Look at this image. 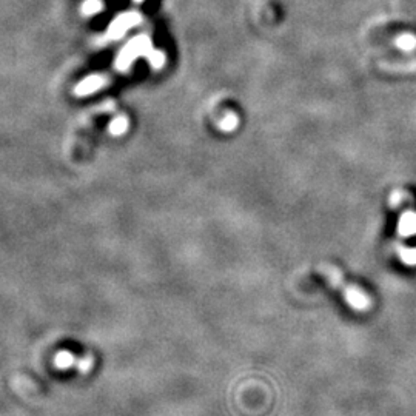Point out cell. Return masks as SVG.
<instances>
[{
    "mask_svg": "<svg viewBox=\"0 0 416 416\" xmlns=\"http://www.w3.org/2000/svg\"><path fill=\"white\" fill-rule=\"evenodd\" d=\"M139 22H141V17L136 14V12H127V14L119 16L112 25H110L108 32L112 37H121L125 34V31L128 28H132L133 25Z\"/></svg>",
    "mask_w": 416,
    "mask_h": 416,
    "instance_id": "6da1fadb",
    "label": "cell"
},
{
    "mask_svg": "<svg viewBox=\"0 0 416 416\" xmlns=\"http://www.w3.org/2000/svg\"><path fill=\"white\" fill-rule=\"evenodd\" d=\"M103 8H105V5H103L102 0H85L82 5L81 11L83 16L90 17V16H96L97 12L103 11Z\"/></svg>",
    "mask_w": 416,
    "mask_h": 416,
    "instance_id": "7a4b0ae2",
    "label": "cell"
},
{
    "mask_svg": "<svg viewBox=\"0 0 416 416\" xmlns=\"http://www.w3.org/2000/svg\"><path fill=\"white\" fill-rule=\"evenodd\" d=\"M102 79H99V77H90L88 81L82 82V85L77 88V93L79 94H83V93H88V91H94L99 88L102 85Z\"/></svg>",
    "mask_w": 416,
    "mask_h": 416,
    "instance_id": "3957f363",
    "label": "cell"
},
{
    "mask_svg": "<svg viewBox=\"0 0 416 416\" xmlns=\"http://www.w3.org/2000/svg\"><path fill=\"white\" fill-rule=\"evenodd\" d=\"M127 127H128L127 119L119 118L112 123V128H110V129H112V133H114V134H122L127 129Z\"/></svg>",
    "mask_w": 416,
    "mask_h": 416,
    "instance_id": "277c9868",
    "label": "cell"
},
{
    "mask_svg": "<svg viewBox=\"0 0 416 416\" xmlns=\"http://www.w3.org/2000/svg\"><path fill=\"white\" fill-rule=\"evenodd\" d=\"M134 2L136 3H142V2H144V0H134Z\"/></svg>",
    "mask_w": 416,
    "mask_h": 416,
    "instance_id": "5b68a950",
    "label": "cell"
}]
</instances>
